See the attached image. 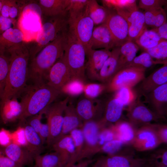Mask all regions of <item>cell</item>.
Masks as SVG:
<instances>
[{"instance_id": "24", "label": "cell", "mask_w": 167, "mask_h": 167, "mask_svg": "<svg viewBox=\"0 0 167 167\" xmlns=\"http://www.w3.org/2000/svg\"><path fill=\"white\" fill-rule=\"evenodd\" d=\"M104 6L115 11L128 23L131 13L138 10L135 0H103Z\"/></svg>"}, {"instance_id": "48", "label": "cell", "mask_w": 167, "mask_h": 167, "mask_svg": "<svg viewBox=\"0 0 167 167\" xmlns=\"http://www.w3.org/2000/svg\"><path fill=\"white\" fill-rule=\"evenodd\" d=\"M12 142L21 146L25 147L26 140L24 128H19L11 133Z\"/></svg>"}, {"instance_id": "22", "label": "cell", "mask_w": 167, "mask_h": 167, "mask_svg": "<svg viewBox=\"0 0 167 167\" xmlns=\"http://www.w3.org/2000/svg\"><path fill=\"white\" fill-rule=\"evenodd\" d=\"M21 104L14 97L0 103V118L4 124L20 119L22 113Z\"/></svg>"}, {"instance_id": "21", "label": "cell", "mask_w": 167, "mask_h": 167, "mask_svg": "<svg viewBox=\"0 0 167 167\" xmlns=\"http://www.w3.org/2000/svg\"><path fill=\"white\" fill-rule=\"evenodd\" d=\"M4 154L21 167L31 164L34 156L24 147L12 142L2 149Z\"/></svg>"}, {"instance_id": "40", "label": "cell", "mask_w": 167, "mask_h": 167, "mask_svg": "<svg viewBox=\"0 0 167 167\" xmlns=\"http://www.w3.org/2000/svg\"><path fill=\"white\" fill-rule=\"evenodd\" d=\"M144 51L156 60H167V40H163L155 46Z\"/></svg>"}, {"instance_id": "9", "label": "cell", "mask_w": 167, "mask_h": 167, "mask_svg": "<svg viewBox=\"0 0 167 167\" xmlns=\"http://www.w3.org/2000/svg\"><path fill=\"white\" fill-rule=\"evenodd\" d=\"M69 97L55 103L46 110L47 123L49 129V135L46 143L51 147L60 138L63 125L64 110L69 103Z\"/></svg>"}, {"instance_id": "29", "label": "cell", "mask_w": 167, "mask_h": 167, "mask_svg": "<svg viewBox=\"0 0 167 167\" xmlns=\"http://www.w3.org/2000/svg\"><path fill=\"white\" fill-rule=\"evenodd\" d=\"M143 13L138 10L131 14L128 24V39L135 41L147 29Z\"/></svg>"}, {"instance_id": "51", "label": "cell", "mask_w": 167, "mask_h": 167, "mask_svg": "<svg viewBox=\"0 0 167 167\" xmlns=\"http://www.w3.org/2000/svg\"><path fill=\"white\" fill-rule=\"evenodd\" d=\"M0 167H21L6 156L0 148Z\"/></svg>"}, {"instance_id": "33", "label": "cell", "mask_w": 167, "mask_h": 167, "mask_svg": "<svg viewBox=\"0 0 167 167\" xmlns=\"http://www.w3.org/2000/svg\"><path fill=\"white\" fill-rule=\"evenodd\" d=\"M124 107L114 96L106 103L103 118L107 122L114 123L120 120Z\"/></svg>"}, {"instance_id": "44", "label": "cell", "mask_w": 167, "mask_h": 167, "mask_svg": "<svg viewBox=\"0 0 167 167\" xmlns=\"http://www.w3.org/2000/svg\"><path fill=\"white\" fill-rule=\"evenodd\" d=\"M125 144L118 139H114L106 142L100 148L99 152L105 153L111 155L117 153Z\"/></svg>"}, {"instance_id": "8", "label": "cell", "mask_w": 167, "mask_h": 167, "mask_svg": "<svg viewBox=\"0 0 167 167\" xmlns=\"http://www.w3.org/2000/svg\"><path fill=\"white\" fill-rule=\"evenodd\" d=\"M107 123L103 118L98 120L83 122L81 129L84 135V142L79 161L91 158L99 153L100 149L98 141L99 133L101 130L106 126Z\"/></svg>"}, {"instance_id": "1", "label": "cell", "mask_w": 167, "mask_h": 167, "mask_svg": "<svg viewBox=\"0 0 167 167\" xmlns=\"http://www.w3.org/2000/svg\"><path fill=\"white\" fill-rule=\"evenodd\" d=\"M10 56L6 85L1 102L16 97L23 92L27 85L29 49L23 43L8 49Z\"/></svg>"}, {"instance_id": "6", "label": "cell", "mask_w": 167, "mask_h": 167, "mask_svg": "<svg viewBox=\"0 0 167 167\" xmlns=\"http://www.w3.org/2000/svg\"><path fill=\"white\" fill-rule=\"evenodd\" d=\"M68 31L84 46L87 54L91 49V37L95 25L86 8L79 13L68 15Z\"/></svg>"}, {"instance_id": "53", "label": "cell", "mask_w": 167, "mask_h": 167, "mask_svg": "<svg viewBox=\"0 0 167 167\" xmlns=\"http://www.w3.org/2000/svg\"><path fill=\"white\" fill-rule=\"evenodd\" d=\"M15 20L6 18L0 15V35L8 29L14 27Z\"/></svg>"}, {"instance_id": "2", "label": "cell", "mask_w": 167, "mask_h": 167, "mask_svg": "<svg viewBox=\"0 0 167 167\" xmlns=\"http://www.w3.org/2000/svg\"><path fill=\"white\" fill-rule=\"evenodd\" d=\"M68 31L60 35L43 48L33 58L28 67V80L34 84L45 83L52 66L64 55Z\"/></svg>"}, {"instance_id": "49", "label": "cell", "mask_w": 167, "mask_h": 167, "mask_svg": "<svg viewBox=\"0 0 167 167\" xmlns=\"http://www.w3.org/2000/svg\"><path fill=\"white\" fill-rule=\"evenodd\" d=\"M47 108L40 112L37 114L32 116V118L29 121L28 125L33 128L37 133L40 129L42 123L41 122V119L42 115L46 112Z\"/></svg>"}, {"instance_id": "16", "label": "cell", "mask_w": 167, "mask_h": 167, "mask_svg": "<svg viewBox=\"0 0 167 167\" xmlns=\"http://www.w3.org/2000/svg\"><path fill=\"white\" fill-rule=\"evenodd\" d=\"M111 51L107 49H91L87 54L88 60L85 63V73L91 80H97L100 72Z\"/></svg>"}, {"instance_id": "42", "label": "cell", "mask_w": 167, "mask_h": 167, "mask_svg": "<svg viewBox=\"0 0 167 167\" xmlns=\"http://www.w3.org/2000/svg\"><path fill=\"white\" fill-rule=\"evenodd\" d=\"M84 82L78 79H71L62 89L61 92L70 96L79 95L83 92L85 85Z\"/></svg>"}, {"instance_id": "46", "label": "cell", "mask_w": 167, "mask_h": 167, "mask_svg": "<svg viewBox=\"0 0 167 167\" xmlns=\"http://www.w3.org/2000/svg\"><path fill=\"white\" fill-rule=\"evenodd\" d=\"M167 2L164 0H140L139 7L144 11L162 8Z\"/></svg>"}, {"instance_id": "36", "label": "cell", "mask_w": 167, "mask_h": 167, "mask_svg": "<svg viewBox=\"0 0 167 167\" xmlns=\"http://www.w3.org/2000/svg\"><path fill=\"white\" fill-rule=\"evenodd\" d=\"M167 64V60H154L147 52L144 51L139 55L136 56L132 61L126 67H135L146 69L153 65Z\"/></svg>"}, {"instance_id": "27", "label": "cell", "mask_w": 167, "mask_h": 167, "mask_svg": "<svg viewBox=\"0 0 167 167\" xmlns=\"http://www.w3.org/2000/svg\"><path fill=\"white\" fill-rule=\"evenodd\" d=\"M24 35L20 29L11 28L0 35V53L5 54L10 48L23 43Z\"/></svg>"}, {"instance_id": "14", "label": "cell", "mask_w": 167, "mask_h": 167, "mask_svg": "<svg viewBox=\"0 0 167 167\" xmlns=\"http://www.w3.org/2000/svg\"><path fill=\"white\" fill-rule=\"evenodd\" d=\"M46 79L48 85L61 92L62 88L71 79L63 55L51 68Z\"/></svg>"}, {"instance_id": "56", "label": "cell", "mask_w": 167, "mask_h": 167, "mask_svg": "<svg viewBox=\"0 0 167 167\" xmlns=\"http://www.w3.org/2000/svg\"><path fill=\"white\" fill-rule=\"evenodd\" d=\"M94 161L91 158L84 159L79 161L71 167H89Z\"/></svg>"}, {"instance_id": "31", "label": "cell", "mask_w": 167, "mask_h": 167, "mask_svg": "<svg viewBox=\"0 0 167 167\" xmlns=\"http://www.w3.org/2000/svg\"><path fill=\"white\" fill-rule=\"evenodd\" d=\"M26 140L25 148L34 156L40 155L44 148V144L38 135L30 126L24 128Z\"/></svg>"}, {"instance_id": "54", "label": "cell", "mask_w": 167, "mask_h": 167, "mask_svg": "<svg viewBox=\"0 0 167 167\" xmlns=\"http://www.w3.org/2000/svg\"><path fill=\"white\" fill-rule=\"evenodd\" d=\"M49 129L47 123H42L40 129L38 133L43 144L46 143L49 135Z\"/></svg>"}, {"instance_id": "4", "label": "cell", "mask_w": 167, "mask_h": 167, "mask_svg": "<svg viewBox=\"0 0 167 167\" xmlns=\"http://www.w3.org/2000/svg\"><path fill=\"white\" fill-rule=\"evenodd\" d=\"M48 18L42 24L36 42L29 49L30 60L60 35L68 31V12Z\"/></svg>"}, {"instance_id": "50", "label": "cell", "mask_w": 167, "mask_h": 167, "mask_svg": "<svg viewBox=\"0 0 167 167\" xmlns=\"http://www.w3.org/2000/svg\"><path fill=\"white\" fill-rule=\"evenodd\" d=\"M157 135L162 143L167 142V126L165 124H154Z\"/></svg>"}, {"instance_id": "41", "label": "cell", "mask_w": 167, "mask_h": 167, "mask_svg": "<svg viewBox=\"0 0 167 167\" xmlns=\"http://www.w3.org/2000/svg\"><path fill=\"white\" fill-rule=\"evenodd\" d=\"M74 144L77 162L79 161L84 145V137L81 129L77 128L71 131L69 134Z\"/></svg>"}, {"instance_id": "32", "label": "cell", "mask_w": 167, "mask_h": 167, "mask_svg": "<svg viewBox=\"0 0 167 167\" xmlns=\"http://www.w3.org/2000/svg\"><path fill=\"white\" fill-rule=\"evenodd\" d=\"M86 10L95 26L105 23L109 13V9L101 6L95 0H88Z\"/></svg>"}, {"instance_id": "20", "label": "cell", "mask_w": 167, "mask_h": 167, "mask_svg": "<svg viewBox=\"0 0 167 167\" xmlns=\"http://www.w3.org/2000/svg\"><path fill=\"white\" fill-rule=\"evenodd\" d=\"M114 47L112 36L106 24L105 23L95 26L91 37V49L110 50Z\"/></svg>"}, {"instance_id": "37", "label": "cell", "mask_w": 167, "mask_h": 167, "mask_svg": "<svg viewBox=\"0 0 167 167\" xmlns=\"http://www.w3.org/2000/svg\"><path fill=\"white\" fill-rule=\"evenodd\" d=\"M125 106H128L138 98L135 89L132 88H122L115 92L114 96Z\"/></svg>"}, {"instance_id": "28", "label": "cell", "mask_w": 167, "mask_h": 167, "mask_svg": "<svg viewBox=\"0 0 167 167\" xmlns=\"http://www.w3.org/2000/svg\"><path fill=\"white\" fill-rule=\"evenodd\" d=\"M116 138L125 144H131L136 129L129 122L119 120L111 126Z\"/></svg>"}, {"instance_id": "5", "label": "cell", "mask_w": 167, "mask_h": 167, "mask_svg": "<svg viewBox=\"0 0 167 167\" xmlns=\"http://www.w3.org/2000/svg\"><path fill=\"white\" fill-rule=\"evenodd\" d=\"M63 56L71 79H78L84 82L85 80L87 52L84 46L68 31Z\"/></svg>"}, {"instance_id": "38", "label": "cell", "mask_w": 167, "mask_h": 167, "mask_svg": "<svg viewBox=\"0 0 167 167\" xmlns=\"http://www.w3.org/2000/svg\"><path fill=\"white\" fill-rule=\"evenodd\" d=\"M2 6L0 15L15 20L20 14V10L15 0H2Z\"/></svg>"}, {"instance_id": "45", "label": "cell", "mask_w": 167, "mask_h": 167, "mask_svg": "<svg viewBox=\"0 0 167 167\" xmlns=\"http://www.w3.org/2000/svg\"><path fill=\"white\" fill-rule=\"evenodd\" d=\"M88 0H69L67 11L69 15L79 13L86 7Z\"/></svg>"}, {"instance_id": "3", "label": "cell", "mask_w": 167, "mask_h": 167, "mask_svg": "<svg viewBox=\"0 0 167 167\" xmlns=\"http://www.w3.org/2000/svg\"><path fill=\"white\" fill-rule=\"evenodd\" d=\"M24 91L20 101L23 111L19 119L22 120L47 109L61 93L45 83L27 86Z\"/></svg>"}, {"instance_id": "19", "label": "cell", "mask_w": 167, "mask_h": 167, "mask_svg": "<svg viewBox=\"0 0 167 167\" xmlns=\"http://www.w3.org/2000/svg\"><path fill=\"white\" fill-rule=\"evenodd\" d=\"M52 147L60 155L65 167H71L77 163L74 144L69 134L61 137Z\"/></svg>"}, {"instance_id": "59", "label": "cell", "mask_w": 167, "mask_h": 167, "mask_svg": "<svg viewBox=\"0 0 167 167\" xmlns=\"http://www.w3.org/2000/svg\"><path fill=\"white\" fill-rule=\"evenodd\" d=\"M32 167H37L36 165H35L34 166H33Z\"/></svg>"}, {"instance_id": "13", "label": "cell", "mask_w": 167, "mask_h": 167, "mask_svg": "<svg viewBox=\"0 0 167 167\" xmlns=\"http://www.w3.org/2000/svg\"><path fill=\"white\" fill-rule=\"evenodd\" d=\"M109 9V14L105 23L111 34L114 47H120L129 40L128 24L115 11Z\"/></svg>"}, {"instance_id": "7", "label": "cell", "mask_w": 167, "mask_h": 167, "mask_svg": "<svg viewBox=\"0 0 167 167\" xmlns=\"http://www.w3.org/2000/svg\"><path fill=\"white\" fill-rule=\"evenodd\" d=\"M156 163L152 156L138 157L131 154L117 153L101 156L92 167H151Z\"/></svg>"}, {"instance_id": "35", "label": "cell", "mask_w": 167, "mask_h": 167, "mask_svg": "<svg viewBox=\"0 0 167 167\" xmlns=\"http://www.w3.org/2000/svg\"><path fill=\"white\" fill-rule=\"evenodd\" d=\"M34 160L37 167H65L60 155L56 152L38 155Z\"/></svg>"}, {"instance_id": "18", "label": "cell", "mask_w": 167, "mask_h": 167, "mask_svg": "<svg viewBox=\"0 0 167 167\" xmlns=\"http://www.w3.org/2000/svg\"><path fill=\"white\" fill-rule=\"evenodd\" d=\"M143 96L150 109L158 115L164 118L167 112V83Z\"/></svg>"}, {"instance_id": "34", "label": "cell", "mask_w": 167, "mask_h": 167, "mask_svg": "<svg viewBox=\"0 0 167 167\" xmlns=\"http://www.w3.org/2000/svg\"><path fill=\"white\" fill-rule=\"evenodd\" d=\"M163 40L152 28L146 29L135 42L145 51L155 46Z\"/></svg>"}, {"instance_id": "47", "label": "cell", "mask_w": 167, "mask_h": 167, "mask_svg": "<svg viewBox=\"0 0 167 167\" xmlns=\"http://www.w3.org/2000/svg\"><path fill=\"white\" fill-rule=\"evenodd\" d=\"M115 139L114 133L111 126L109 127L105 126L102 128L100 131L98 137L99 144L100 148L105 143Z\"/></svg>"}, {"instance_id": "10", "label": "cell", "mask_w": 167, "mask_h": 167, "mask_svg": "<svg viewBox=\"0 0 167 167\" xmlns=\"http://www.w3.org/2000/svg\"><path fill=\"white\" fill-rule=\"evenodd\" d=\"M146 69L127 67L118 71L107 84V90L115 92L123 87L132 88L140 83L145 77Z\"/></svg>"}, {"instance_id": "39", "label": "cell", "mask_w": 167, "mask_h": 167, "mask_svg": "<svg viewBox=\"0 0 167 167\" xmlns=\"http://www.w3.org/2000/svg\"><path fill=\"white\" fill-rule=\"evenodd\" d=\"M9 66V59L0 53V102L4 91Z\"/></svg>"}, {"instance_id": "12", "label": "cell", "mask_w": 167, "mask_h": 167, "mask_svg": "<svg viewBox=\"0 0 167 167\" xmlns=\"http://www.w3.org/2000/svg\"><path fill=\"white\" fill-rule=\"evenodd\" d=\"M161 143L154 124L151 123L136 129L131 145L136 150L144 152L153 149Z\"/></svg>"}, {"instance_id": "17", "label": "cell", "mask_w": 167, "mask_h": 167, "mask_svg": "<svg viewBox=\"0 0 167 167\" xmlns=\"http://www.w3.org/2000/svg\"><path fill=\"white\" fill-rule=\"evenodd\" d=\"M167 83V64L158 68L145 77L136 89L138 97L148 94L160 86Z\"/></svg>"}, {"instance_id": "11", "label": "cell", "mask_w": 167, "mask_h": 167, "mask_svg": "<svg viewBox=\"0 0 167 167\" xmlns=\"http://www.w3.org/2000/svg\"><path fill=\"white\" fill-rule=\"evenodd\" d=\"M137 99L127 106L126 116L129 122L136 129L158 121L163 117H160L152 111L140 100Z\"/></svg>"}, {"instance_id": "52", "label": "cell", "mask_w": 167, "mask_h": 167, "mask_svg": "<svg viewBox=\"0 0 167 167\" xmlns=\"http://www.w3.org/2000/svg\"><path fill=\"white\" fill-rule=\"evenodd\" d=\"M12 142L11 133L4 129L0 130V145L5 147Z\"/></svg>"}, {"instance_id": "55", "label": "cell", "mask_w": 167, "mask_h": 167, "mask_svg": "<svg viewBox=\"0 0 167 167\" xmlns=\"http://www.w3.org/2000/svg\"><path fill=\"white\" fill-rule=\"evenodd\" d=\"M162 39L167 40V21L158 28H153Z\"/></svg>"}, {"instance_id": "57", "label": "cell", "mask_w": 167, "mask_h": 167, "mask_svg": "<svg viewBox=\"0 0 167 167\" xmlns=\"http://www.w3.org/2000/svg\"><path fill=\"white\" fill-rule=\"evenodd\" d=\"M151 167H167L160 164H156L155 165Z\"/></svg>"}, {"instance_id": "23", "label": "cell", "mask_w": 167, "mask_h": 167, "mask_svg": "<svg viewBox=\"0 0 167 167\" xmlns=\"http://www.w3.org/2000/svg\"><path fill=\"white\" fill-rule=\"evenodd\" d=\"M119 54V47H115L105 61L99 73L97 80L107 84L116 73Z\"/></svg>"}, {"instance_id": "43", "label": "cell", "mask_w": 167, "mask_h": 167, "mask_svg": "<svg viewBox=\"0 0 167 167\" xmlns=\"http://www.w3.org/2000/svg\"><path fill=\"white\" fill-rule=\"evenodd\" d=\"M107 88V84H88L85 85L83 92L85 97L95 99L106 90Z\"/></svg>"}, {"instance_id": "30", "label": "cell", "mask_w": 167, "mask_h": 167, "mask_svg": "<svg viewBox=\"0 0 167 167\" xmlns=\"http://www.w3.org/2000/svg\"><path fill=\"white\" fill-rule=\"evenodd\" d=\"M139 48L134 41L130 40H128L119 47L117 72L125 68L132 61L136 56Z\"/></svg>"}, {"instance_id": "25", "label": "cell", "mask_w": 167, "mask_h": 167, "mask_svg": "<svg viewBox=\"0 0 167 167\" xmlns=\"http://www.w3.org/2000/svg\"><path fill=\"white\" fill-rule=\"evenodd\" d=\"M83 123L76 111L75 106L71 103H68L64 111L63 125L59 139L69 134L74 129H81Z\"/></svg>"}, {"instance_id": "58", "label": "cell", "mask_w": 167, "mask_h": 167, "mask_svg": "<svg viewBox=\"0 0 167 167\" xmlns=\"http://www.w3.org/2000/svg\"><path fill=\"white\" fill-rule=\"evenodd\" d=\"M2 6V0H0V15Z\"/></svg>"}, {"instance_id": "15", "label": "cell", "mask_w": 167, "mask_h": 167, "mask_svg": "<svg viewBox=\"0 0 167 167\" xmlns=\"http://www.w3.org/2000/svg\"><path fill=\"white\" fill-rule=\"evenodd\" d=\"M75 107L76 111L83 122L92 120H98L102 117L104 112L101 104L94 99L85 96L80 98Z\"/></svg>"}, {"instance_id": "26", "label": "cell", "mask_w": 167, "mask_h": 167, "mask_svg": "<svg viewBox=\"0 0 167 167\" xmlns=\"http://www.w3.org/2000/svg\"><path fill=\"white\" fill-rule=\"evenodd\" d=\"M38 6L41 14L49 17L68 12L69 0H40Z\"/></svg>"}]
</instances>
